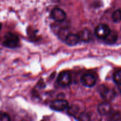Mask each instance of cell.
Masks as SVG:
<instances>
[{"label":"cell","instance_id":"obj_3","mask_svg":"<svg viewBox=\"0 0 121 121\" xmlns=\"http://www.w3.org/2000/svg\"><path fill=\"white\" fill-rule=\"evenodd\" d=\"M111 31V28L107 24H100L98 25L96 28H95V34L98 39L104 40L107 37Z\"/></svg>","mask_w":121,"mask_h":121},{"label":"cell","instance_id":"obj_18","mask_svg":"<svg viewBox=\"0 0 121 121\" xmlns=\"http://www.w3.org/2000/svg\"><path fill=\"white\" fill-rule=\"evenodd\" d=\"M10 117L8 114L5 113H0V121H9Z\"/></svg>","mask_w":121,"mask_h":121},{"label":"cell","instance_id":"obj_2","mask_svg":"<svg viewBox=\"0 0 121 121\" xmlns=\"http://www.w3.org/2000/svg\"><path fill=\"white\" fill-rule=\"evenodd\" d=\"M20 40L17 35L11 32L7 33L4 35L3 44L5 47L11 48H17L19 46Z\"/></svg>","mask_w":121,"mask_h":121},{"label":"cell","instance_id":"obj_19","mask_svg":"<svg viewBox=\"0 0 121 121\" xmlns=\"http://www.w3.org/2000/svg\"><path fill=\"white\" fill-rule=\"evenodd\" d=\"M1 28H2V24H1L0 23V30H1Z\"/></svg>","mask_w":121,"mask_h":121},{"label":"cell","instance_id":"obj_7","mask_svg":"<svg viewBox=\"0 0 121 121\" xmlns=\"http://www.w3.org/2000/svg\"><path fill=\"white\" fill-rule=\"evenodd\" d=\"M81 83L85 87H92L95 85L96 83V79L92 74L86 73L82 76Z\"/></svg>","mask_w":121,"mask_h":121},{"label":"cell","instance_id":"obj_12","mask_svg":"<svg viewBox=\"0 0 121 121\" xmlns=\"http://www.w3.org/2000/svg\"><path fill=\"white\" fill-rule=\"evenodd\" d=\"M67 108H68L67 112H68V113L70 115L73 116V117H76V116L79 114V108L78 105L72 104L70 106H68Z\"/></svg>","mask_w":121,"mask_h":121},{"label":"cell","instance_id":"obj_13","mask_svg":"<svg viewBox=\"0 0 121 121\" xmlns=\"http://www.w3.org/2000/svg\"><path fill=\"white\" fill-rule=\"evenodd\" d=\"M113 79L114 82L120 87L121 83V71L120 69H118L113 73Z\"/></svg>","mask_w":121,"mask_h":121},{"label":"cell","instance_id":"obj_5","mask_svg":"<svg viewBox=\"0 0 121 121\" xmlns=\"http://www.w3.org/2000/svg\"><path fill=\"white\" fill-rule=\"evenodd\" d=\"M69 103L64 99H56L51 102L50 107L52 110L58 112L65 111L68 108Z\"/></svg>","mask_w":121,"mask_h":121},{"label":"cell","instance_id":"obj_1","mask_svg":"<svg viewBox=\"0 0 121 121\" xmlns=\"http://www.w3.org/2000/svg\"><path fill=\"white\" fill-rule=\"evenodd\" d=\"M98 91L102 98L105 101L109 102L113 100L117 95V93L113 89H111L105 85H101L98 87Z\"/></svg>","mask_w":121,"mask_h":121},{"label":"cell","instance_id":"obj_9","mask_svg":"<svg viewBox=\"0 0 121 121\" xmlns=\"http://www.w3.org/2000/svg\"><path fill=\"white\" fill-rule=\"evenodd\" d=\"M64 41H65L66 44H67L68 46H74L79 43V41H80V39H79L78 34L69 33Z\"/></svg>","mask_w":121,"mask_h":121},{"label":"cell","instance_id":"obj_16","mask_svg":"<svg viewBox=\"0 0 121 121\" xmlns=\"http://www.w3.org/2000/svg\"><path fill=\"white\" fill-rule=\"evenodd\" d=\"M110 120L114 121H120L121 119V113L119 112H115L112 113V111L110 113Z\"/></svg>","mask_w":121,"mask_h":121},{"label":"cell","instance_id":"obj_15","mask_svg":"<svg viewBox=\"0 0 121 121\" xmlns=\"http://www.w3.org/2000/svg\"><path fill=\"white\" fill-rule=\"evenodd\" d=\"M69 30L67 28H62L59 30V33H58V35H59V37L60 38L61 40H65V38L66 37L67 35L69 34Z\"/></svg>","mask_w":121,"mask_h":121},{"label":"cell","instance_id":"obj_11","mask_svg":"<svg viewBox=\"0 0 121 121\" xmlns=\"http://www.w3.org/2000/svg\"><path fill=\"white\" fill-rule=\"evenodd\" d=\"M118 40V34L115 31H111L110 34L108 35L107 37L104 39L105 43L109 44H112L115 43Z\"/></svg>","mask_w":121,"mask_h":121},{"label":"cell","instance_id":"obj_10","mask_svg":"<svg viewBox=\"0 0 121 121\" xmlns=\"http://www.w3.org/2000/svg\"><path fill=\"white\" fill-rule=\"evenodd\" d=\"M78 35L80 39V41H82L86 43L91 41L93 38L92 33L89 30L87 29V28H85V29L82 30Z\"/></svg>","mask_w":121,"mask_h":121},{"label":"cell","instance_id":"obj_8","mask_svg":"<svg viewBox=\"0 0 121 121\" xmlns=\"http://www.w3.org/2000/svg\"><path fill=\"white\" fill-rule=\"evenodd\" d=\"M98 112L101 116H106L109 115L112 111V105L109 102H104L99 104L98 106Z\"/></svg>","mask_w":121,"mask_h":121},{"label":"cell","instance_id":"obj_4","mask_svg":"<svg viewBox=\"0 0 121 121\" xmlns=\"http://www.w3.org/2000/svg\"><path fill=\"white\" fill-rule=\"evenodd\" d=\"M57 82L61 87H67L72 83V76L68 71H63L59 74Z\"/></svg>","mask_w":121,"mask_h":121},{"label":"cell","instance_id":"obj_14","mask_svg":"<svg viewBox=\"0 0 121 121\" xmlns=\"http://www.w3.org/2000/svg\"><path fill=\"white\" fill-rule=\"evenodd\" d=\"M112 20L114 22H120L121 21V10L119 9L115 11L113 13L112 15Z\"/></svg>","mask_w":121,"mask_h":121},{"label":"cell","instance_id":"obj_6","mask_svg":"<svg viewBox=\"0 0 121 121\" xmlns=\"http://www.w3.org/2000/svg\"><path fill=\"white\" fill-rule=\"evenodd\" d=\"M50 16L53 20L57 22H63L67 17L66 13L62 9L59 8H54L52 9Z\"/></svg>","mask_w":121,"mask_h":121},{"label":"cell","instance_id":"obj_17","mask_svg":"<svg viewBox=\"0 0 121 121\" xmlns=\"http://www.w3.org/2000/svg\"><path fill=\"white\" fill-rule=\"evenodd\" d=\"M78 119L80 121H89L90 120V116L86 112H82L79 114Z\"/></svg>","mask_w":121,"mask_h":121}]
</instances>
